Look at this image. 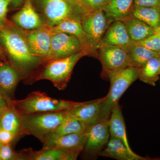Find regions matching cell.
Instances as JSON below:
<instances>
[{
    "label": "cell",
    "mask_w": 160,
    "mask_h": 160,
    "mask_svg": "<svg viewBox=\"0 0 160 160\" xmlns=\"http://www.w3.org/2000/svg\"><path fill=\"white\" fill-rule=\"evenodd\" d=\"M24 31L10 21L0 28V46L8 63L17 70L22 79L28 77L39 66L46 62L42 58L31 53Z\"/></svg>",
    "instance_id": "6da1fadb"
},
{
    "label": "cell",
    "mask_w": 160,
    "mask_h": 160,
    "mask_svg": "<svg viewBox=\"0 0 160 160\" xmlns=\"http://www.w3.org/2000/svg\"><path fill=\"white\" fill-rule=\"evenodd\" d=\"M83 102L54 98L41 92L34 91L24 99L12 100L11 106L20 115H23L41 112L70 111Z\"/></svg>",
    "instance_id": "7a4b0ae2"
},
{
    "label": "cell",
    "mask_w": 160,
    "mask_h": 160,
    "mask_svg": "<svg viewBox=\"0 0 160 160\" xmlns=\"http://www.w3.org/2000/svg\"><path fill=\"white\" fill-rule=\"evenodd\" d=\"M110 82L108 94L103 98L100 111V121H108L114 106L124 92L135 81L139 78V69L134 66H128L108 75Z\"/></svg>",
    "instance_id": "3957f363"
},
{
    "label": "cell",
    "mask_w": 160,
    "mask_h": 160,
    "mask_svg": "<svg viewBox=\"0 0 160 160\" xmlns=\"http://www.w3.org/2000/svg\"><path fill=\"white\" fill-rule=\"evenodd\" d=\"M89 54L88 52L83 50L69 56L48 61L33 80L34 82L40 80H49L59 90H64L76 64L81 58Z\"/></svg>",
    "instance_id": "277c9868"
},
{
    "label": "cell",
    "mask_w": 160,
    "mask_h": 160,
    "mask_svg": "<svg viewBox=\"0 0 160 160\" xmlns=\"http://www.w3.org/2000/svg\"><path fill=\"white\" fill-rule=\"evenodd\" d=\"M66 111L41 112L20 115V136L29 135L40 141L52 133L64 120Z\"/></svg>",
    "instance_id": "5b68a950"
},
{
    "label": "cell",
    "mask_w": 160,
    "mask_h": 160,
    "mask_svg": "<svg viewBox=\"0 0 160 160\" xmlns=\"http://www.w3.org/2000/svg\"><path fill=\"white\" fill-rule=\"evenodd\" d=\"M42 12L46 24L56 26L64 20L74 19L81 21L84 12L76 0H36Z\"/></svg>",
    "instance_id": "8992f818"
},
{
    "label": "cell",
    "mask_w": 160,
    "mask_h": 160,
    "mask_svg": "<svg viewBox=\"0 0 160 160\" xmlns=\"http://www.w3.org/2000/svg\"><path fill=\"white\" fill-rule=\"evenodd\" d=\"M96 51L102 63L103 73L107 77L112 72L132 66L129 53L125 48L100 42Z\"/></svg>",
    "instance_id": "52a82bcc"
},
{
    "label": "cell",
    "mask_w": 160,
    "mask_h": 160,
    "mask_svg": "<svg viewBox=\"0 0 160 160\" xmlns=\"http://www.w3.org/2000/svg\"><path fill=\"white\" fill-rule=\"evenodd\" d=\"M81 22L83 29L89 38L91 53H94L110 22L103 9L84 13Z\"/></svg>",
    "instance_id": "ba28073f"
},
{
    "label": "cell",
    "mask_w": 160,
    "mask_h": 160,
    "mask_svg": "<svg viewBox=\"0 0 160 160\" xmlns=\"http://www.w3.org/2000/svg\"><path fill=\"white\" fill-rule=\"evenodd\" d=\"M83 50L87 51L79 39L75 36L65 32H55L52 38L50 49L45 61L66 57Z\"/></svg>",
    "instance_id": "9c48e42d"
},
{
    "label": "cell",
    "mask_w": 160,
    "mask_h": 160,
    "mask_svg": "<svg viewBox=\"0 0 160 160\" xmlns=\"http://www.w3.org/2000/svg\"><path fill=\"white\" fill-rule=\"evenodd\" d=\"M55 32L52 26L46 24L38 29L29 31L25 30V38L31 53L45 61L50 49L52 38Z\"/></svg>",
    "instance_id": "30bf717a"
},
{
    "label": "cell",
    "mask_w": 160,
    "mask_h": 160,
    "mask_svg": "<svg viewBox=\"0 0 160 160\" xmlns=\"http://www.w3.org/2000/svg\"><path fill=\"white\" fill-rule=\"evenodd\" d=\"M110 138L109 120L100 121L88 127L84 151L90 155H98Z\"/></svg>",
    "instance_id": "8fae6325"
},
{
    "label": "cell",
    "mask_w": 160,
    "mask_h": 160,
    "mask_svg": "<svg viewBox=\"0 0 160 160\" xmlns=\"http://www.w3.org/2000/svg\"><path fill=\"white\" fill-rule=\"evenodd\" d=\"M21 80L19 73L13 66L0 60V92L9 106L12 100H15V92Z\"/></svg>",
    "instance_id": "7c38bea8"
},
{
    "label": "cell",
    "mask_w": 160,
    "mask_h": 160,
    "mask_svg": "<svg viewBox=\"0 0 160 160\" xmlns=\"http://www.w3.org/2000/svg\"><path fill=\"white\" fill-rule=\"evenodd\" d=\"M11 20L15 25L26 30L38 29L46 25L36 11L32 0H25L22 9L12 16Z\"/></svg>",
    "instance_id": "4fadbf2b"
},
{
    "label": "cell",
    "mask_w": 160,
    "mask_h": 160,
    "mask_svg": "<svg viewBox=\"0 0 160 160\" xmlns=\"http://www.w3.org/2000/svg\"><path fill=\"white\" fill-rule=\"evenodd\" d=\"M87 129L82 132L66 135L49 134L41 141L44 144L43 148L56 147L83 151L87 139Z\"/></svg>",
    "instance_id": "5bb4252c"
},
{
    "label": "cell",
    "mask_w": 160,
    "mask_h": 160,
    "mask_svg": "<svg viewBox=\"0 0 160 160\" xmlns=\"http://www.w3.org/2000/svg\"><path fill=\"white\" fill-rule=\"evenodd\" d=\"M81 152L56 147L42 148L39 151L27 149V160H74L77 159Z\"/></svg>",
    "instance_id": "9a60e30c"
},
{
    "label": "cell",
    "mask_w": 160,
    "mask_h": 160,
    "mask_svg": "<svg viewBox=\"0 0 160 160\" xmlns=\"http://www.w3.org/2000/svg\"><path fill=\"white\" fill-rule=\"evenodd\" d=\"M103 98L82 104L75 107L68 112L88 127L99 122Z\"/></svg>",
    "instance_id": "2e32d148"
},
{
    "label": "cell",
    "mask_w": 160,
    "mask_h": 160,
    "mask_svg": "<svg viewBox=\"0 0 160 160\" xmlns=\"http://www.w3.org/2000/svg\"><path fill=\"white\" fill-rule=\"evenodd\" d=\"M100 42L120 46L127 49L134 43L129 38L125 24L115 21L108 26Z\"/></svg>",
    "instance_id": "e0dca14e"
},
{
    "label": "cell",
    "mask_w": 160,
    "mask_h": 160,
    "mask_svg": "<svg viewBox=\"0 0 160 160\" xmlns=\"http://www.w3.org/2000/svg\"><path fill=\"white\" fill-rule=\"evenodd\" d=\"M119 160H143L144 158L129 150L124 143L116 138L110 137L106 148L98 154Z\"/></svg>",
    "instance_id": "ac0fdd59"
},
{
    "label": "cell",
    "mask_w": 160,
    "mask_h": 160,
    "mask_svg": "<svg viewBox=\"0 0 160 160\" xmlns=\"http://www.w3.org/2000/svg\"><path fill=\"white\" fill-rule=\"evenodd\" d=\"M134 0H109L103 11L109 22L122 21L131 16Z\"/></svg>",
    "instance_id": "d6986e66"
},
{
    "label": "cell",
    "mask_w": 160,
    "mask_h": 160,
    "mask_svg": "<svg viewBox=\"0 0 160 160\" xmlns=\"http://www.w3.org/2000/svg\"><path fill=\"white\" fill-rule=\"evenodd\" d=\"M109 126L110 137L121 140L129 150H132L129 146L127 138L126 125L122 112L118 103L114 106L112 110L109 120Z\"/></svg>",
    "instance_id": "ffe728a7"
},
{
    "label": "cell",
    "mask_w": 160,
    "mask_h": 160,
    "mask_svg": "<svg viewBox=\"0 0 160 160\" xmlns=\"http://www.w3.org/2000/svg\"><path fill=\"white\" fill-rule=\"evenodd\" d=\"M125 24L129 38L134 43H137L154 33L152 27L131 16L122 20Z\"/></svg>",
    "instance_id": "44dd1931"
},
{
    "label": "cell",
    "mask_w": 160,
    "mask_h": 160,
    "mask_svg": "<svg viewBox=\"0 0 160 160\" xmlns=\"http://www.w3.org/2000/svg\"><path fill=\"white\" fill-rule=\"evenodd\" d=\"M52 28L55 32H63L75 36L79 39L89 53H91L89 38L83 29L80 20L68 19L64 20L56 26H52Z\"/></svg>",
    "instance_id": "7402d4cb"
},
{
    "label": "cell",
    "mask_w": 160,
    "mask_h": 160,
    "mask_svg": "<svg viewBox=\"0 0 160 160\" xmlns=\"http://www.w3.org/2000/svg\"><path fill=\"white\" fill-rule=\"evenodd\" d=\"M132 66L142 67L150 59L159 56L160 52L152 51L137 43H133L127 49Z\"/></svg>",
    "instance_id": "603a6c76"
},
{
    "label": "cell",
    "mask_w": 160,
    "mask_h": 160,
    "mask_svg": "<svg viewBox=\"0 0 160 160\" xmlns=\"http://www.w3.org/2000/svg\"><path fill=\"white\" fill-rule=\"evenodd\" d=\"M1 128L20 137L21 129V116L12 106L4 109L0 116Z\"/></svg>",
    "instance_id": "cb8c5ba5"
},
{
    "label": "cell",
    "mask_w": 160,
    "mask_h": 160,
    "mask_svg": "<svg viewBox=\"0 0 160 160\" xmlns=\"http://www.w3.org/2000/svg\"><path fill=\"white\" fill-rule=\"evenodd\" d=\"M132 15L155 29L160 26V7L133 6Z\"/></svg>",
    "instance_id": "d4e9b609"
},
{
    "label": "cell",
    "mask_w": 160,
    "mask_h": 160,
    "mask_svg": "<svg viewBox=\"0 0 160 160\" xmlns=\"http://www.w3.org/2000/svg\"><path fill=\"white\" fill-rule=\"evenodd\" d=\"M88 127L68 111H66V116L62 122L50 134L63 136L79 133L85 131Z\"/></svg>",
    "instance_id": "484cf974"
},
{
    "label": "cell",
    "mask_w": 160,
    "mask_h": 160,
    "mask_svg": "<svg viewBox=\"0 0 160 160\" xmlns=\"http://www.w3.org/2000/svg\"><path fill=\"white\" fill-rule=\"evenodd\" d=\"M159 56L150 59L142 67L139 69V79L141 81L152 86L155 85L160 75Z\"/></svg>",
    "instance_id": "4316f807"
},
{
    "label": "cell",
    "mask_w": 160,
    "mask_h": 160,
    "mask_svg": "<svg viewBox=\"0 0 160 160\" xmlns=\"http://www.w3.org/2000/svg\"><path fill=\"white\" fill-rule=\"evenodd\" d=\"M27 160L26 149L21 151H15L11 144H2L0 149V160Z\"/></svg>",
    "instance_id": "83f0119b"
},
{
    "label": "cell",
    "mask_w": 160,
    "mask_h": 160,
    "mask_svg": "<svg viewBox=\"0 0 160 160\" xmlns=\"http://www.w3.org/2000/svg\"><path fill=\"white\" fill-rule=\"evenodd\" d=\"M109 0H82L80 6L84 13L103 9Z\"/></svg>",
    "instance_id": "f1b7e54d"
},
{
    "label": "cell",
    "mask_w": 160,
    "mask_h": 160,
    "mask_svg": "<svg viewBox=\"0 0 160 160\" xmlns=\"http://www.w3.org/2000/svg\"><path fill=\"white\" fill-rule=\"evenodd\" d=\"M137 43L152 51L160 52V33H154Z\"/></svg>",
    "instance_id": "f546056e"
},
{
    "label": "cell",
    "mask_w": 160,
    "mask_h": 160,
    "mask_svg": "<svg viewBox=\"0 0 160 160\" xmlns=\"http://www.w3.org/2000/svg\"><path fill=\"white\" fill-rule=\"evenodd\" d=\"M11 1L12 0H0V28L6 26L9 22L7 14Z\"/></svg>",
    "instance_id": "4dcf8cb0"
},
{
    "label": "cell",
    "mask_w": 160,
    "mask_h": 160,
    "mask_svg": "<svg viewBox=\"0 0 160 160\" xmlns=\"http://www.w3.org/2000/svg\"><path fill=\"white\" fill-rule=\"evenodd\" d=\"M17 139L13 133L3 128H0V142L2 144H12Z\"/></svg>",
    "instance_id": "1f68e13d"
},
{
    "label": "cell",
    "mask_w": 160,
    "mask_h": 160,
    "mask_svg": "<svg viewBox=\"0 0 160 160\" xmlns=\"http://www.w3.org/2000/svg\"><path fill=\"white\" fill-rule=\"evenodd\" d=\"M134 6L138 7H160V0H134Z\"/></svg>",
    "instance_id": "d6a6232c"
},
{
    "label": "cell",
    "mask_w": 160,
    "mask_h": 160,
    "mask_svg": "<svg viewBox=\"0 0 160 160\" xmlns=\"http://www.w3.org/2000/svg\"><path fill=\"white\" fill-rule=\"evenodd\" d=\"M9 107L8 103L6 102V100L4 98L2 95L1 94L0 92V108L5 109Z\"/></svg>",
    "instance_id": "836d02e7"
},
{
    "label": "cell",
    "mask_w": 160,
    "mask_h": 160,
    "mask_svg": "<svg viewBox=\"0 0 160 160\" xmlns=\"http://www.w3.org/2000/svg\"><path fill=\"white\" fill-rule=\"evenodd\" d=\"M24 1L25 0H12L9 6L11 5L12 8V9H16L22 4L24 2Z\"/></svg>",
    "instance_id": "e575fe53"
},
{
    "label": "cell",
    "mask_w": 160,
    "mask_h": 160,
    "mask_svg": "<svg viewBox=\"0 0 160 160\" xmlns=\"http://www.w3.org/2000/svg\"><path fill=\"white\" fill-rule=\"evenodd\" d=\"M0 60H2V61L8 63L7 58H6L5 53H4V52H3L1 46H0Z\"/></svg>",
    "instance_id": "d590c367"
},
{
    "label": "cell",
    "mask_w": 160,
    "mask_h": 160,
    "mask_svg": "<svg viewBox=\"0 0 160 160\" xmlns=\"http://www.w3.org/2000/svg\"><path fill=\"white\" fill-rule=\"evenodd\" d=\"M155 33H160V26L154 29Z\"/></svg>",
    "instance_id": "8d00e7d4"
},
{
    "label": "cell",
    "mask_w": 160,
    "mask_h": 160,
    "mask_svg": "<svg viewBox=\"0 0 160 160\" xmlns=\"http://www.w3.org/2000/svg\"><path fill=\"white\" fill-rule=\"evenodd\" d=\"M159 74H160V54L159 56Z\"/></svg>",
    "instance_id": "74e56055"
},
{
    "label": "cell",
    "mask_w": 160,
    "mask_h": 160,
    "mask_svg": "<svg viewBox=\"0 0 160 160\" xmlns=\"http://www.w3.org/2000/svg\"><path fill=\"white\" fill-rule=\"evenodd\" d=\"M4 109H1L0 108V116L2 114V113L3 111H4Z\"/></svg>",
    "instance_id": "f35d334b"
},
{
    "label": "cell",
    "mask_w": 160,
    "mask_h": 160,
    "mask_svg": "<svg viewBox=\"0 0 160 160\" xmlns=\"http://www.w3.org/2000/svg\"><path fill=\"white\" fill-rule=\"evenodd\" d=\"M77 1L78 2L79 4L80 5V2H81V1H82V0H77Z\"/></svg>",
    "instance_id": "ab89813d"
},
{
    "label": "cell",
    "mask_w": 160,
    "mask_h": 160,
    "mask_svg": "<svg viewBox=\"0 0 160 160\" xmlns=\"http://www.w3.org/2000/svg\"><path fill=\"white\" fill-rule=\"evenodd\" d=\"M2 144L0 142V149H1V146H2Z\"/></svg>",
    "instance_id": "60d3db41"
},
{
    "label": "cell",
    "mask_w": 160,
    "mask_h": 160,
    "mask_svg": "<svg viewBox=\"0 0 160 160\" xmlns=\"http://www.w3.org/2000/svg\"><path fill=\"white\" fill-rule=\"evenodd\" d=\"M1 128V123H0V128Z\"/></svg>",
    "instance_id": "b9f144b4"
},
{
    "label": "cell",
    "mask_w": 160,
    "mask_h": 160,
    "mask_svg": "<svg viewBox=\"0 0 160 160\" xmlns=\"http://www.w3.org/2000/svg\"><path fill=\"white\" fill-rule=\"evenodd\" d=\"M76 1H77V0H76Z\"/></svg>",
    "instance_id": "7bdbcfd3"
}]
</instances>
